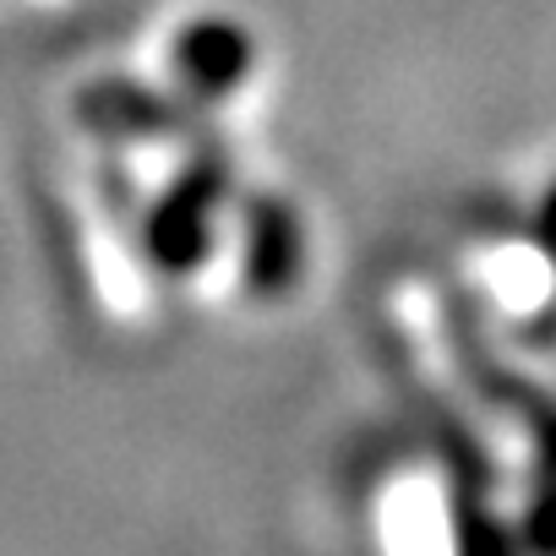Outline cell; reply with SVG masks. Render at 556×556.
I'll use <instances>...</instances> for the list:
<instances>
[{"label": "cell", "instance_id": "6da1fadb", "mask_svg": "<svg viewBox=\"0 0 556 556\" xmlns=\"http://www.w3.org/2000/svg\"><path fill=\"white\" fill-rule=\"evenodd\" d=\"M240 186L213 148H191L137 191V224L159 285H218Z\"/></svg>", "mask_w": 556, "mask_h": 556}, {"label": "cell", "instance_id": "7a4b0ae2", "mask_svg": "<svg viewBox=\"0 0 556 556\" xmlns=\"http://www.w3.org/2000/svg\"><path fill=\"white\" fill-rule=\"evenodd\" d=\"M72 224H77V256H83L93 301L121 328H142V317H153V295L164 285H159V273L148 262V245H142L137 186L121 175V164L104 159L99 169H88L77 180Z\"/></svg>", "mask_w": 556, "mask_h": 556}, {"label": "cell", "instance_id": "3957f363", "mask_svg": "<svg viewBox=\"0 0 556 556\" xmlns=\"http://www.w3.org/2000/svg\"><path fill=\"white\" fill-rule=\"evenodd\" d=\"M366 529L377 556H485V523L442 458L388 464L371 485Z\"/></svg>", "mask_w": 556, "mask_h": 556}, {"label": "cell", "instance_id": "277c9868", "mask_svg": "<svg viewBox=\"0 0 556 556\" xmlns=\"http://www.w3.org/2000/svg\"><path fill=\"white\" fill-rule=\"evenodd\" d=\"M306 273H312L306 213L285 191H240L213 290H224L251 312H273L301 295Z\"/></svg>", "mask_w": 556, "mask_h": 556}, {"label": "cell", "instance_id": "5b68a950", "mask_svg": "<svg viewBox=\"0 0 556 556\" xmlns=\"http://www.w3.org/2000/svg\"><path fill=\"white\" fill-rule=\"evenodd\" d=\"M464 285L496 328L556 350V256L529 235V224L475 235L464 245Z\"/></svg>", "mask_w": 556, "mask_h": 556}, {"label": "cell", "instance_id": "8992f818", "mask_svg": "<svg viewBox=\"0 0 556 556\" xmlns=\"http://www.w3.org/2000/svg\"><path fill=\"white\" fill-rule=\"evenodd\" d=\"M251 72H256V50L251 39L235 28V23H180L164 45V83H169V99H180L191 115H207V110H229L245 88H251Z\"/></svg>", "mask_w": 556, "mask_h": 556}, {"label": "cell", "instance_id": "52a82bcc", "mask_svg": "<svg viewBox=\"0 0 556 556\" xmlns=\"http://www.w3.org/2000/svg\"><path fill=\"white\" fill-rule=\"evenodd\" d=\"M496 523H502V556H556V469L513 485Z\"/></svg>", "mask_w": 556, "mask_h": 556}, {"label": "cell", "instance_id": "ba28073f", "mask_svg": "<svg viewBox=\"0 0 556 556\" xmlns=\"http://www.w3.org/2000/svg\"><path fill=\"white\" fill-rule=\"evenodd\" d=\"M523 224H529V235L556 256V169L540 180V191H534V202H529V218H523Z\"/></svg>", "mask_w": 556, "mask_h": 556}]
</instances>
